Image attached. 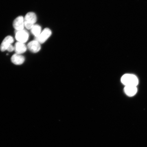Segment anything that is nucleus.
<instances>
[{
  "label": "nucleus",
  "instance_id": "1",
  "mask_svg": "<svg viewBox=\"0 0 147 147\" xmlns=\"http://www.w3.org/2000/svg\"><path fill=\"white\" fill-rule=\"evenodd\" d=\"M121 82L125 86H136L139 81L137 76L133 74H125L123 75L121 78Z\"/></svg>",
  "mask_w": 147,
  "mask_h": 147
},
{
  "label": "nucleus",
  "instance_id": "2",
  "mask_svg": "<svg viewBox=\"0 0 147 147\" xmlns=\"http://www.w3.org/2000/svg\"><path fill=\"white\" fill-rule=\"evenodd\" d=\"M36 20L35 13L33 12L28 13L24 18L25 27L28 29H31L34 25Z\"/></svg>",
  "mask_w": 147,
  "mask_h": 147
},
{
  "label": "nucleus",
  "instance_id": "3",
  "mask_svg": "<svg viewBox=\"0 0 147 147\" xmlns=\"http://www.w3.org/2000/svg\"><path fill=\"white\" fill-rule=\"evenodd\" d=\"M51 32L50 29L45 28L38 37H35V40L40 44H43L48 39L51 34Z\"/></svg>",
  "mask_w": 147,
  "mask_h": 147
},
{
  "label": "nucleus",
  "instance_id": "4",
  "mask_svg": "<svg viewBox=\"0 0 147 147\" xmlns=\"http://www.w3.org/2000/svg\"><path fill=\"white\" fill-rule=\"evenodd\" d=\"M29 34L28 32L25 30L16 31L15 38L18 42L24 43L28 40Z\"/></svg>",
  "mask_w": 147,
  "mask_h": 147
},
{
  "label": "nucleus",
  "instance_id": "5",
  "mask_svg": "<svg viewBox=\"0 0 147 147\" xmlns=\"http://www.w3.org/2000/svg\"><path fill=\"white\" fill-rule=\"evenodd\" d=\"M13 26L16 31L23 30L25 25L23 16H18L15 19L13 22Z\"/></svg>",
  "mask_w": 147,
  "mask_h": 147
},
{
  "label": "nucleus",
  "instance_id": "6",
  "mask_svg": "<svg viewBox=\"0 0 147 147\" xmlns=\"http://www.w3.org/2000/svg\"><path fill=\"white\" fill-rule=\"evenodd\" d=\"M13 42L14 39L11 36H7L2 42L0 47V50L2 51L7 50L9 46Z\"/></svg>",
  "mask_w": 147,
  "mask_h": 147
},
{
  "label": "nucleus",
  "instance_id": "7",
  "mask_svg": "<svg viewBox=\"0 0 147 147\" xmlns=\"http://www.w3.org/2000/svg\"><path fill=\"white\" fill-rule=\"evenodd\" d=\"M27 47L29 51L33 53H36L38 52L41 48L40 44L35 40L29 42L28 44Z\"/></svg>",
  "mask_w": 147,
  "mask_h": 147
},
{
  "label": "nucleus",
  "instance_id": "8",
  "mask_svg": "<svg viewBox=\"0 0 147 147\" xmlns=\"http://www.w3.org/2000/svg\"><path fill=\"white\" fill-rule=\"evenodd\" d=\"M24 57L21 55L16 54H14L11 58V61L13 63L16 65H20L24 62Z\"/></svg>",
  "mask_w": 147,
  "mask_h": 147
},
{
  "label": "nucleus",
  "instance_id": "9",
  "mask_svg": "<svg viewBox=\"0 0 147 147\" xmlns=\"http://www.w3.org/2000/svg\"><path fill=\"white\" fill-rule=\"evenodd\" d=\"M14 51L16 54L21 55L24 53L27 50V47L24 43L18 42L14 46Z\"/></svg>",
  "mask_w": 147,
  "mask_h": 147
},
{
  "label": "nucleus",
  "instance_id": "10",
  "mask_svg": "<svg viewBox=\"0 0 147 147\" xmlns=\"http://www.w3.org/2000/svg\"><path fill=\"white\" fill-rule=\"evenodd\" d=\"M124 91L127 96L131 97L134 96L136 94L137 89L136 86H125Z\"/></svg>",
  "mask_w": 147,
  "mask_h": 147
},
{
  "label": "nucleus",
  "instance_id": "11",
  "mask_svg": "<svg viewBox=\"0 0 147 147\" xmlns=\"http://www.w3.org/2000/svg\"><path fill=\"white\" fill-rule=\"evenodd\" d=\"M31 32L34 35L35 37H38L40 35L41 33V28L40 25H34L31 29Z\"/></svg>",
  "mask_w": 147,
  "mask_h": 147
},
{
  "label": "nucleus",
  "instance_id": "12",
  "mask_svg": "<svg viewBox=\"0 0 147 147\" xmlns=\"http://www.w3.org/2000/svg\"><path fill=\"white\" fill-rule=\"evenodd\" d=\"M7 50L9 51V52H12V51L14 50V47L11 45L9 46Z\"/></svg>",
  "mask_w": 147,
  "mask_h": 147
}]
</instances>
